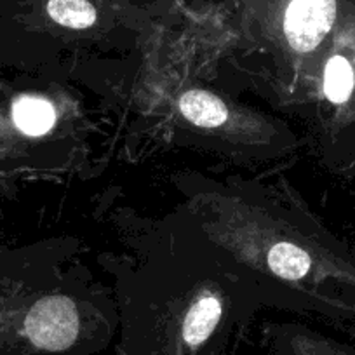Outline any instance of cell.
I'll list each match as a JSON object with an SVG mask.
<instances>
[{"label": "cell", "instance_id": "obj_1", "mask_svg": "<svg viewBox=\"0 0 355 355\" xmlns=\"http://www.w3.org/2000/svg\"><path fill=\"white\" fill-rule=\"evenodd\" d=\"M80 320L75 303L67 296H49L33 305L25 319V333L44 352H67L75 345Z\"/></svg>", "mask_w": 355, "mask_h": 355}, {"label": "cell", "instance_id": "obj_2", "mask_svg": "<svg viewBox=\"0 0 355 355\" xmlns=\"http://www.w3.org/2000/svg\"><path fill=\"white\" fill-rule=\"evenodd\" d=\"M340 15L338 0H291L284 15V33L298 53H310L333 32Z\"/></svg>", "mask_w": 355, "mask_h": 355}, {"label": "cell", "instance_id": "obj_3", "mask_svg": "<svg viewBox=\"0 0 355 355\" xmlns=\"http://www.w3.org/2000/svg\"><path fill=\"white\" fill-rule=\"evenodd\" d=\"M221 317V303L214 296L200 298L185 315L182 326V341L189 350L196 352L213 336Z\"/></svg>", "mask_w": 355, "mask_h": 355}, {"label": "cell", "instance_id": "obj_4", "mask_svg": "<svg viewBox=\"0 0 355 355\" xmlns=\"http://www.w3.org/2000/svg\"><path fill=\"white\" fill-rule=\"evenodd\" d=\"M180 110L199 128H218L228 117V110L220 98L206 91H189L180 100Z\"/></svg>", "mask_w": 355, "mask_h": 355}, {"label": "cell", "instance_id": "obj_5", "mask_svg": "<svg viewBox=\"0 0 355 355\" xmlns=\"http://www.w3.org/2000/svg\"><path fill=\"white\" fill-rule=\"evenodd\" d=\"M12 119L19 131L30 136L46 135L56 121V114L49 101L42 98L23 96L12 107Z\"/></svg>", "mask_w": 355, "mask_h": 355}, {"label": "cell", "instance_id": "obj_6", "mask_svg": "<svg viewBox=\"0 0 355 355\" xmlns=\"http://www.w3.org/2000/svg\"><path fill=\"white\" fill-rule=\"evenodd\" d=\"M268 266L277 277L298 281L312 268V258L305 249L289 242H279L268 252Z\"/></svg>", "mask_w": 355, "mask_h": 355}, {"label": "cell", "instance_id": "obj_7", "mask_svg": "<svg viewBox=\"0 0 355 355\" xmlns=\"http://www.w3.org/2000/svg\"><path fill=\"white\" fill-rule=\"evenodd\" d=\"M47 12L58 25L82 30L94 25L98 15L89 0H49Z\"/></svg>", "mask_w": 355, "mask_h": 355}, {"label": "cell", "instance_id": "obj_8", "mask_svg": "<svg viewBox=\"0 0 355 355\" xmlns=\"http://www.w3.org/2000/svg\"><path fill=\"white\" fill-rule=\"evenodd\" d=\"M352 93V71L343 53L334 54L324 68V94L333 105L348 103Z\"/></svg>", "mask_w": 355, "mask_h": 355}, {"label": "cell", "instance_id": "obj_9", "mask_svg": "<svg viewBox=\"0 0 355 355\" xmlns=\"http://www.w3.org/2000/svg\"><path fill=\"white\" fill-rule=\"evenodd\" d=\"M313 355H355L354 352H348V350H340V348H326L322 352H317Z\"/></svg>", "mask_w": 355, "mask_h": 355}]
</instances>
